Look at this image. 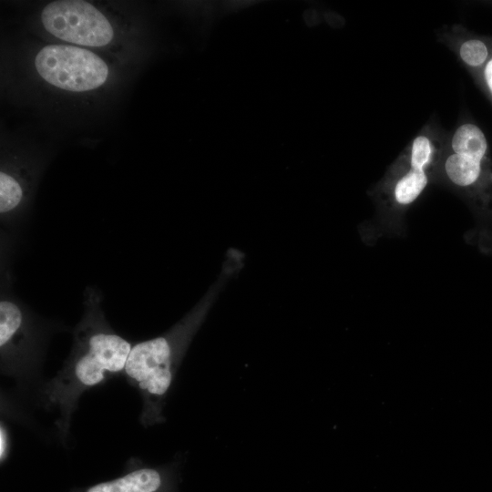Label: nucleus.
Instances as JSON below:
<instances>
[{
	"label": "nucleus",
	"mask_w": 492,
	"mask_h": 492,
	"mask_svg": "<svg viewBox=\"0 0 492 492\" xmlns=\"http://www.w3.org/2000/svg\"><path fill=\"white\" fill-rule=\"evenodd\" d=\"M102 299L98 289H85L84 313L74 328L70 353L62 368L40 388L39 402L46 410L56 412L55 425L64 444L80 396L124 373L133 346L109 324Z\"/></svg>",
	"instance_id": "nucleus-1"
},
{
	"label": "nucleus",
	"mask_w": 492,
	"mask_h": 492,
	"mask_svg": "<svg viewBox=\"0 0 492 492\" xmlns=\"http://www.w3.org/2000/svg\"><path fill=\"white\" fill-rule=\"evenodd\" d=\"M241 259L230 254L224 269L200 301L163 334L132 346L124 374L142 398L139 421L149 427L166 421L163 410L177 371L195 334Z\"/></svg>",
	"instance_id": "nucleus-2"
},
{
	"label": "nucleus",
	"mask_w": 492,
	"mask_h": 492,
	"mask_svg": "<svg viewBox=\"0 0 492 492\" xmlns=\"http://www.w3.org/2000/svg\"><path fill=\"white\" fill-rule=\"evenodd\" d=\"M10 254L1 251L0 369L24 386L39 373L54 323L40 318L14 294Z\"/></svg>",
	"instance_id": "nucleus-3"
},
{
	"label": "nucleus",
	"mask_w": 492,
	"mask_h": 492,
	"mask_svg": "<svg viewBox=\"0 0 492 492\" xmlns=\"http://www.w3.org/2000/svg\"><path fill=\"white\" fill-rule=\"evenodd\" d=\"M35 67L47 83L73 92L97 88L108 76V67L98 56L70 46L43 47L36 56Z\"/></svg>",
	"instance_id": "nucleus-4"
},
{
	"label": "nucleus",
	"mask_w": 492,
	"mask_h": 492,
	"mask_svg": "<svg viewBox=\"0 0 492 492\" xmlns=\"http://www.w3.org/2000/svg\"><path fill=\"white\" fill-rule=\"evenodd\" d=\"M41 21L51 35L80 46H103L114 35L108 18L86 1L51 2L42 10Z\"/></svg>",
	"instance_id": "nucleus-5"
},
{
	"label": "nucleus",
	"mask_w": 492,
	"mask_h": 492,
	"mask_svg": "<svg viewBox=\"0 0 492 492\" xmlns=\"http://www.w3.org/2000/svg\"><path fill=\"white\" fill-rule=\"evenodd\" d=\"M180 460L149 466L134 463L121 476L70 492H179Z\"/></svg>",
	"instance_id": "nucleus-6"
},
{
	"label": "nucleus",
	"mask_w": 492,
	"mask_h": 492,
	"mask_svg": "<svg viewBox=\"0 0 492 492\" xmlns=\"http://www.w3.org/2000/svg\"><path fill=\"white\" fill-rule=\"evenodd\" d=\"M452 149L456 154L481 161L487 149V139L479 128L473 124L460 126L453 135Z\"/></svg>",
	"instance_id": "nucleus-7"
},
{
	"label": "nucleus",
	"mask_w": 492,
	"mask_h": 492,
	"mask_svg": "<svg viewBox=\"0 0 492 492\" xmlns=\"http://www.w3.org/2000/svg\"><path fill=\"white\" fill-rule=\"evenodd\" d=\"M445 170L454 184L468 187L479 179L481 161L454 153L446 159Z\"/></svg>",
	"instance_id": "nucleus-8"
},
{
	"label": "nucleus",
	"mask_w": 492,
	"mask_h": 492,
	"mask_svg": "<svg viewBox=\"0 0 492 492\" xmlns=\"http://www.w3.org/2000/svg\"><path fill=\"white\" fill-rule=\"evenodd\" d=\"M427 176L424 169L411 168L396 183L395 199L401 205L415 201L427 185Z\"/></svg>",
	"instance_id": "nucleus-9"
},
{
	"label": "nucleus",
	"mask_w": 492,
	"mask_h": 492,
	"mask_svg": "<svg viewBox=\"0 0 492 492\" xmlns=\"http://www.w3.org/2000/svg\"><path fill=\"white\" fill-rule=\"evenodd\" d=\"M432 145L425 136H418L415 138L411 149V168L425 169L432 157Z\"/></svg>",
	"instance_id": "nucleus-10"
},
{
	"label": "nucleus",
	"mask_w": 492,
	"mask_h": 492,
	"mask_svg": "<svg viewBox=\"0 0 492 492\" xmlns=\"http://www.w3.org/2000/svg\"><path fill=\"white\" fill-rule=\"evenodd\" d=\"M459 54L464 62L476 67L481 65L487 59V49L480 40L472 39L463 43Z\"/></svg>",
	"instance_id": "nucleus-11"
},
{
	"label": "nucleus",
	"mask_w": 492,
	"mask_h": 492,
	"mask_svg": "<svg viewBox=\"0 0 492 492\" xmlns=\"http://www.w3.org/2000/svg\"><path fill=\"white\" fill-rule=\"evenodd\" d=\"M11 440L7 427L1 423L0 428V459L4 463L10 453Z\"/></svg>",
	"instance_id": "nucleus-12"
},
{
	"label": "nucleus",
	"mask_w": 492,
	"mask_h": 492,
	"mask_svg": "<svg viewBox=\"0 0 492 492\" xmlns=\"http://www.w3.org/2000/svg\"><path fill=\"white\" fill-rule=\"evenodd\" d=\"M484 75L486 82L492 93V58L487 64Z\"/></svg>",
	"instance_id": "nucleus-13"
}]
</instances>
